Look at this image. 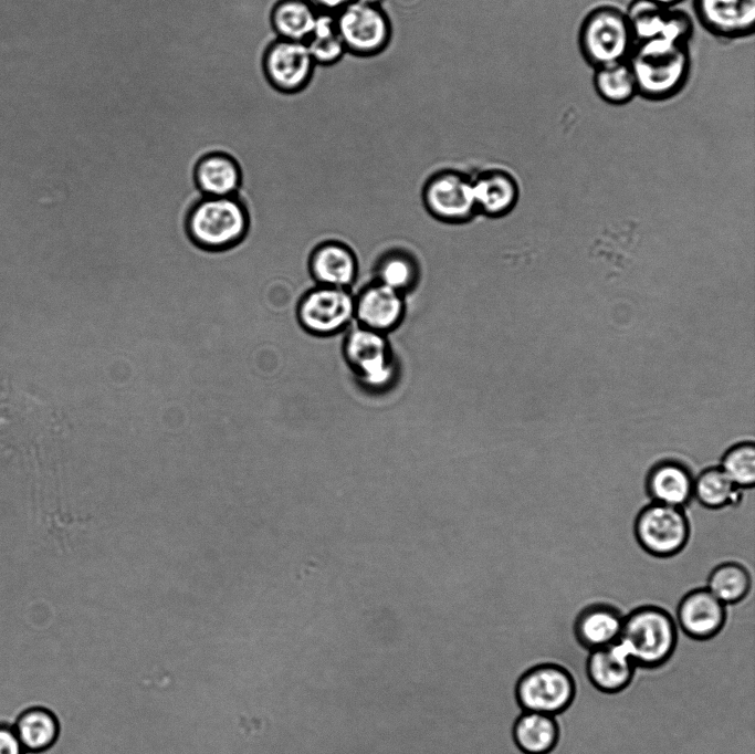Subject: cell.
I'll return each instance as SVG.
<instances>
[{"mask_svg":"<svg viewBox=\"0 0 755 754\" xmlns=\"http://www.w3.org/2000/svg\"><path fill=\"white\" fill-rule=\"evenodd\" d=\"M628 63L638 87V96L664 102L680 94L692 70L690 42L664 36L635 43Z\"/></svg>","mask_w":755,"mask_h":754,"instance_id":"6da1fadb","label":"cell"},{"mask_svg":"<svg viewBox=\"0 0 755 754\" xmlns=\"http://www.w3.org/2000/svg\"><path fill=\"white\" fill-rule=\"evenodd\" d=\"M635 43L625 8L611 1L589 7L577 30L579 52L593 69L628 61Z\"/></svg>","mask_w":755,"mask_h":754,"instance_id":"7a4b0ae2","label":"cell"},{"mask_svg":"<svg viewBox=\"0 0 755 754\" xmlns=\"http://www.w3.org/2000/svg\"><path fill=\"white\" fill-rule=\"evenodd\" d=\"M250 218L237 196L203 197L186 218V232L199 249L212 252L237 247L247 235Z\"/></svg>","mask_w":755,"mask_h":754,"instance_id":"3957f363","label":"cell"},{"mask_svg":"<svg viewBox=\"0 0 755 754\" xmlns=\"http://www.w3.org/2000/svg\"><path fill=\"white\" fill-rule=\"evenodd\" d=\"M677 639V626L670 612L654 605H643L623 617L618 641L636 666L656 668L672 656Z\"/></svg>","mask_w":755,"mask_h":754,"instance_id":"277c9868","label":"cell"},{"mask_svg":"<svg viewBox=\"0 0 755 754\" xmlns=\"http://www.w3.org/2000/svg\"><path fill=\"white\" fill-rule=\"evenodd\" d=\"M343 356L356 379L367 389L386 388L397 370L387 335L356 325L343 344Z\"/></svg>","mask_w":755,"mask_h":754,"instance_id":"5b68a950","label":"cell"},{"mask_svg":"<svg viewBox=\"0 0 755 754\" xmlns=\"http://www.w3.org/2000/svg\"><path fill=\"white\" fill-rule=\"evenodd\" d=\"M346 52L369 57L381 53L391 40V22L379 3L354 0L335 14Z\"/></svg>","mask_w":755,"mask_h":754,"instance_id":"8992f818","label":"cell"},{"mask_svg":"<svg viewBox=\"0 0 755 754\" xmlns=\"http://www.w3.org/2000/svg\"><path fill=\"white\" fill-rule=\"evenodd\" d=\"M635 536L648 554L667 558L679 554L690 538V522L681 507L650 502L636 516Z\"/></svg>","mask_w":755,"mask_h":754,"instance_id":"52a82bcc","label":"cell"},{"mask_svg":"<svg viewBox=\"0 0 755 754\" xmlns=\"http://www.w3.org/2000/svg\"><path fill=\"white\" fill-rule=\"evenodd\" d=\"M575 681L567 669L556 663L529 668L517 680L515 697L523 711L556 715L575 698Z\"/></svg>","mask_w":755,"mask_h":754,"instance_id":"ba28073f","label":"cell"},{"mask_svg":"<svg viewBox=\"0 0 755 754\" xmlns=\"http://www.w3.org/2000/svg\"><path fill=\"white\" fill-rule=\"evenodd\" d=\"M355 296L346 287L317 285L305 292L296 304L295 317L313 336H333L354 318Z\"/></svg>","mask_w":755,"mask_h":754,"instance_id":"9c48e42d","label":"cell"},{"mask_svg":"<svg viewBox=\"0 0 755 754\" xmlns=\"http://www.w3.org/2000/svg\"><path fill=\"white\" fill-rule=\"evenodd\" d=\"M315 66L305 42L275 38L262 56L265 80L272 88L285 95H295L305 90Z\"/></svg>","mask_w":755,"mask_h":754,"instance_id":"30bf717a","label":"cell"},{"mask_svg":"<svg viewBox=\"0 0 755 754\" xmlns=\"http://www.w3.org/2000/svg\"><path fill=\"white\" fill-rule=\"evenodd\" d=\"M428 212L448 223L470 221L476 213L472 178L457 170L431 176L422 190Z\"/></svg>","mask_w":755,"mask_h":754,"instance_id":"8fae6325","label":"cell"},{"mask_svg":"<svg viewBox=\"0 0 755 754\" xmlns=\"http://www.w3.org/2000/svg\"><path fill=\"white\" fill-rule=\"evenodd\" d=\"M700 25L722 41H738L753 36L755 0H692Z\"/></svg>","mask_w":755,"mask_h":754,"instance_id":"7c38bea8","label":"cell"},{"mask_svg":"<svg viewBox=\"0 0 755 754\" xmlns=\"http://www.w3.org/2000/svg\"><path fill=\"white\" fill-rule=\"evenodd\" d=\"M406 313L405 294L375 281L355 296L357 325L387 335L397 328Z\"/></svg>","mask_w":755,"mask_h":754,"instance_id":"4fadbf2b","label":"cell"},{"mask_svg":"<svg viewBox=\"0 0 755 754\" xmlns=\"http://www.w3.org/2000/svg\"><path fill=\"white\" fill-rule=\"evenodd\" d=\"M694 477L685 462L664 458L647 471L644 490L651 502L683 509L693 499Z\"/></svg>","mask_w":755,"mask_h":754,"instance_id":"5bb4252c","label":"cell"},{"mask_svg":"<svg viewBox=\"0 0 755 754\" xmlns=\"http://www.w3.org/2000/svg\"><path fill=\"white\" fill-rule=\"evenodd\" d=\"M677 618L686 636L706 640L716 636L724 627L726 608L706 587H700L682 597Z\"/></svg>","mask_w":755,"mask_h":754,"instance_id":"9a60e30c","label":"cell"},{"mask_svg":"<svg viewBox=\"0 0 755 754\" xmlns=\"http://www.w3.org/2000/svg\"><path fill=\"white\" fill-rule=\"evenodd\" d=\"M476 210L492 219L510 214L521 197L517 177L506 168H490L472 178Z\"/></svg>","mask_w":755,"mask_h":754,"instance_id":"2e32d148","label":"cell"},{"mask_svg":"<svg viewBox=\"0 0 755 754\" xmlns=\"http://www.w3.org/2000/svg\"><path fill=\"white\" fill-rule=\"evenodd\" d=\"M307 265L317 285L346 289L355 281L358 270L354 251L334 240L317 244L310 254Z\"/></svg>","mask_w":755,"mask_h":754,"instance_id":"e0dca14e","label":"cell"},{"mask_svg":"<svg viewBox=\"0 0 755 754\" xmlns=\"http://www.w3.org/2000/svg\"><path fill=\"white\" fill-rule=\"evenodd\" d=\"M637 666L619 641L590 651L586 672L593 685L605 693H617L631 682Z\"/></svg>","mask_w":755,"mask_h":754,"instance_id":"ac0fdd59","label":"cell"},{"mask_svg":"<svg viewBox=\"0 0 755 754\" xmlns=\"http://www.w3.org/2000/svg\"><path fill=\"white\" fill-rule=\"evenodd\" d=\"M622 614L607 603H594L584 607L574 622L578 643L593 651L617 642L620 638Z\"/></svg>","mask_w":755,"mask_h":754,"instance_id":"d6986e66","label":"cell"},{"mask_svg":"<svg viewBox=\"0 0 755 754\" xmlns=\"http://www.w3.org/2000/svg\"><path fill=\"white\" fill-rule=\"evenodd\" d=\"M193 180L205 197H227L238 192L242 174L232 156L213 151L198 159L193 168Z\"/></svg>","mask_w":755,"mask_h":754,"instance_id":"ffe728a7","label":"cell"},{"mask_svg":"<svg viewBox=\"0 0 755 754\" xmlns=\"http://www.w3.org/2000/svg\"><path fill=\"white\" fill-rule=\"evenodd\" d=\"M12 726L27 752H41L50 748L55 744L61 732L59 716L45 705L23 709Z\"/></svg>","mask_w":755,"mask_h":754,"instance_id":"44dd1931","label":"cell"},{"mask_svg":"<svg viewBox=\"0 0 755 754\" xmlns=\"http://www.w3.org/2000/svg\"><path fill=\"white\" fill-rule=\"evenodd\" d=\"M317 15L310 0H276L270 11V25L279 39L306 42Z\"/></svg>","mask_w":755,"mask_h":754,"instance_id":"7402d4cb","label":"cell"},{"mask_svg":"<svg viewBox=\"0 0 755 754\" xmlns=\"http://www.w3.org/2000/svg\"><path fill=\"white\" fill-rule=\"evenodd\" d=\"M515 745L524 754H548L559 739V727L554 715L523 711L513 726Z\"/></svg>","mask_w":755,"mask_h":754,"instance_id":"603a6c76","label":"cell"},{"mask_svg":"<svg viewBox=\"0 0 755 754\" xmlns=\"http://www.w3.org/2000/svg\"><path fill=\"white\" fill-rule=\"evenodd\" d=\"M593 86L598 97L612 106H623L638 96L635 75L628 61L594 69Z\"/></svg>","mask_w":755,"mask_h":754,"instance_id":"cb8c5ba5","label":"cell"},{"mask_svg":"<svg viewBox=\"0 0 755 754\" xmlns=\"http://www.w3.org/2000/svg\"><path fill=\"white\" fill-rule=\"evenodd\" d=\"M742 492L719 465L709 467L694 477L693 498L711 510L737 504Z\"/></svg>","mask_w":755,"mask_h":754,"instance_id":"d4e9b609","label":"cell"},{"mask_svg":"<svg viewBox=\"0 0 755 754\" xmlns=\"http://www.w3.org/2000/svg\"><path fill=\"white\" fill-rule=\"evenodd\" d=\"M706 588L724 605H733L748 595L752 577L742 564L725 562L712 569Z\"/></svg>","mask_w":755,"mask_h":754,"instance_id":"484cf974","label":"cell"},{"mask_svg":"<svg viewBox=\"0 0 755 754\" xmlns=\"http://www.w3.org/2000/svg\"><path fill=\"white\" fill-rule=\"evenodd\" d=\"M316 65L337 63L346 53L338 34L335 14L318 12L313 31L305 42Z\"/></svg>","mask_w":755,"mask_h":754,"instance_id":"4316f807","label":"cell"},{"mask_svg":"<svg viewBox=\"0 0 755 754\" xmlns=\"http://www.w3.org/2000/svg\"><path fill=\"white\" fill-rule=\"evenodd\" d=\"M672 8L652 0H631L625 8L636 42L661 36Z\"/></svg>","mask_w":755,"mask_h":754,"instance_id":"83f0119b","label":"cell"},{"mask_svg":"<svg viewBox=\"0 0 755 754\" xmlns=\"http://www.w3.org/2000/svg\"><path fill=\"white\" fill-rule=\"evenodd\" d=\"M419 271L415 259L401 251H390L377 264V280L402 294L418 282Z\"/></svg>","mask_w":755,"mask_h":754,"instance_id":"f1b7e54d","label":"cell"},{"mask_svg":"<svg viewBox=\"0 0 755 754\" xmlns=\"http://www.w3.org/2000/svg\"><path fill=\"white\" fill-rule=\"evenodd\" d=\"M740 489H752L755 483V447L752 441H742L730 447L719 465Z\"/></svg>","mask_w":755,"mask_h":754,"instance_id":"f546056e","label":"cell"},{"mask_svg":"<svg viewBox=\"0 0 755 754\" xmlns=\"http://www.w3.org/2000/svg\"><path fill=\"white\" fill-rule=\"evenodd\" d=\"M25 750L20 743L11 723L0 722V754H24Z\"/></svg>","mask_w":755,"mask_h":754,"instance_id":"4dcf8cb0","label":"cell"},{"mask_svg":"<svg viewBox=\"0 0 755 754\" xmlns=\"http://www.w3.org/2000/svg\"><path fill=\"white\" fill-rule=\"evenodd\" d=\"M354 0H310L318 12L336 14Z\"/></svg>","mask_w":755,"mask_h":754,"instance_id":"1f68e13d","label":"cell"},{"mask_svg":"<svg viewBox=\"0 0 755 754\" xmlns=\"http://www.w3.org/2000/svg\"><path fill=\"white\" fill-rule=\"evenodd\" d=\"M652 1H654L658 4L665 7V8H677L684 0H652Z\"/></svg>","mask_w":755,"mask_h":754,"instance_id":"d6a6232c","label":"cell"},{"mask_svg":"<svg viewBox=\"0 0 755 754\" xmlns=\"http://www.w3.org/2000/svg\"><path fill=\"white\" fill-rule=\"evenodd\" d=\"M360 1L371 2V3H379V4H380V1H381V0H360Z\"/></svg>","mask_w":755,"mask_h":754,"instance_id":"836d02e7","label":"cell"}]
</instances>
